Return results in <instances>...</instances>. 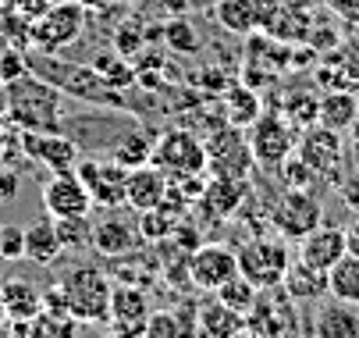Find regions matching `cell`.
<instances>
[{"mask_svg": "<svg viewBox=\"0 0 359 338\" xmlns=\"http://www.w3.org/2000/svg\"><path fill=\"white\" fill-rule=\"evenodd\" d=\"M345 231H348V253H359V214L348 221V228H345Z\"/></svg>", "mask_w": 359, "mask_h": 338, "instance_id": "cell-48", "label": "cell"}, {"mask_svg": "<svg viewBox=\"0 0 359 338\" xmlns=\"http://www.w3.org/2000/svg\"><path fill=\"white\" fill-rule=\"evenodd\" d=\"M18 142H22V154L32 157L36 164L50 168V175L75 171L82 161V147L65 132H22L18 128Z\"/></svg>", "mask_w": 359, "mask_h": 338, "instance_id": "cell-14", "label": "cell"}, {"mask_svg": "<svg viewBox=\"0 0 359 338\" xmlns=\"http://www.w3.org/2000/svg\"><path fill=\"white\" fill-rule=\"evenodd\" d=\"M264 111H267V107H264L260 89L245 86L242 79L224 86V93H221V114H224L228 125H235V128H249Z\"/></svg>", "mask_w": 359, "mask_h": 338, "instance_id": "cell-22", "label": "cell"}, {"mask_svg": "<svg viewBox=\"0 0 359 338\" xmlns=\"http://www.w3.org/2000/svg\"><path fill=\"white\" fill-rule=\"evenodd\" d=\"M149 313H153V306H149V288H139V285H114V288H111L107 324H111V331H118L121 338H142Z\"/></svg>", "mask_w": 359, "mask_h": 338, "instance_id": "cell-15", "label": "cell"}, {"mask_svg": "<svg viewBox=\"0 0 359 338\" xmlns=\"http://www.w3.org/2000/svg\"><path fill=\"white\" fill-rule=\"evenodd\" d=\"M320 4L348 29H359V0H320Z\"/></svg>", "mask_w": 359, "mask_h": 338, "instance_id": "cell-43", "label": "cell"}, {"mask_svg": "<svg viewBox=\"0 0 359 338\" xmlns=\"http://www.w3.org/2000/svg\"><path fill=\"white\" fill-rule=\"evenodd\" d=\"M4 96H8V125L22 132H61L65 93L57 86H50L46 79H39L36 72L4 86Z\"/></svg>", "mask_w": 359, "mask_h": 338, "instance_id": "cell-1", "label": "cell"}, {"mask_svg": "<svg viewBox=\"0 0 359 338\" xmlns=\"http://www.w3.org/2000/svg\"><path fill=\"white\" fill-rule=\"evenodd\" d=\"M0 260H25V228L0 224Z\"/></svg>", "mask_w": 359, "mask_h": 338, "instance_id": "cell-42", "label": "cell"}, {"mask_svg": "<svg viewBox=\"0 0 359 338\" xmlns=\"http://www.w3.org/2000/svg\"><path fill=\"white\" fill-rule=\"evenodd\" d=\"M168 15H189L192 11V0H161Z\"/></svg>", "mask_w": 359, "mask_h": 338, "instance_id": "cell-47", "label": "cell"}, {"mask_svg": "<svg viewBox=\"0 0 359 338\" xmlns=\"http://www.w3.org/2000/svg\"><path fill=\"white\" fill-rule=\"evenodd\" d=\"M245 139H249V150H252V161L260 171H278L285 164V157L295 154V142H299V128L281 114V111H264L249 128H245Z\"/></svg>", "mask_w": 359, "mask_h": 338, "instance_id": "cell-6", "label": "cell"}, {"mask_svg": "<svg viewBox=\"0 0 359 338\" xmlns=\"http://www.w3.org/2000/svg\"><path fill=\"white\" fill-rule=\"evenodd\" d=\"M18 189H22V175L8 161H0V203H11L18 196Z\"/></svg>", "mask_w": 359, "mask_h": 338, "instance_id": "cell-45", "label": "cell"}, {"mask_svg": "<svg viewBox=\"0 0 359 338\" xmlns=\"http://www.w3.org/2000/svg\"><path fill=\"white\" fill-rule=\"evenodd\" d=\"M189 274H192V288H196V292L214 296L228 278L238 274V257L224 243H199L189 253Z\"/></svg>", "mask_w": 359, "mask_h": 338, "instance_id": "cell-13", "label": "cell"}, {"mask_svg": "<svg viewBox=\"0 0 359 338\" xmlns=\"http://www.w3.org/2000/svg\"><path fill=\"white\" fill-rule=\"evenodd\" d=\"M15 327V338H79V320L68 317V313H50V310H39L29 324H11Z\"/></svg>", "mask_w": 359, "mask_h": 338, "instance_id": "cell-32", "label": "cell"}, {"mask_svg": "<svg viewBox=\"0 0 359 338\" xmlns=\"http://www.w3.org/2000/svg\"><path fill=\"white\" fill-rule=\"evenodd\" d=\"M0 303H4L8 324H29L43 310V292L25 278H8L0 281Z\"/></svg>", "mask_w": 359, "mask_h": 338, "instance_id": "cell-26", "label": "cell"}, {"mask_svg": "<svg viewBox=\"0 0 359 338\" xmlns=\"http://www.w3.org/2000/svg\"><path fill=\"white\" fill-rule=\"evenodd\" d=\"M256 292H260V288H256V285H252L249 278L235 274V278H228V281H224V285L217 288L214 296H217V299H221L224 306H231L235 313H242V317H245V313L252 310V303H256Z\"/></svg>", "mask_w": 359, "mask_h": 338, "instance_id": "cell-38", "label": "cell"}, {"mask_svg": "<svg viewBox=\"0 0 359 338\" xmlns=\"http://www.w3.org/2000/svg\"><path fill=\"white\" fill-rule=\"evenodd\" d=\"M359 118V96L355 93H320V114L317 125L334 128V132H348Z\"/></svg>", "mask_w": 359, "mask_h": 338, "instance_id": "cell-31", "label": "cell"}, {"mask_svg": "<svg viewBox=\"0 0 359 338\" xmlns=\"http://www.w3.org/2000/svg\"><path fill=\"white\" fill-rule=\"evenodd\" d=\"M274 111H281V114H285V118L302 132V128L317 125V114H320V96H317L313 89H292V93H285L281 107H274Z\"/></svg>", "mask_w": 359, "mask_h": 338, "instance_id": "cell-36", "label": "cell"}, {"mask_svg": "<svg viewBox=\"0 0 359 338\" xmlns=\"http://www.w3.org/2000/svg\"><path fill=\"white\" fill-rule=\"evenodd\" d=\"M310 334L313 338H359V306H348L338 299L320 303L313 313Z\"/></svg>", "mask_w": 359, "mask_h": 338, "instance_id": "cell-25", "label": "cell"}, {"mask_svg": "<svg viewBox=\"0 0 359 338\" xmlns=\"http://www.w3.org/2000/svg\"><path fill=\"white\" fill-rule=\"evenodd\" d=\"M149 164H157L168 178H178V175H207V147H203V139L196 132L175 125V128L157 132Z\"/></svg>", "mask_w": 359, "mask_h": 338, "instance_id": "cell-7", "label": "cell"}, {"mask_svg": "<svg viewBox=\"0 0 359 338\" xmlns=\"http://www.w3.org/2000/svg\"><path fill=\"white\" fill-rule=\"evenodd\" d=\"M348 253V231L338 224H320L306 238H299V260L317 271H331Z\"/></svg>", "mask_w": 359, "mask_h": 338, "instance_id": "cell-19", "label": "cell"}, {"mask_svg": "<svg viewBox=\"0 0 359 338\" xmlns=\"http://www.w3.org/2000/svg\"><path fill=\"white\" fill-rule=\"evenodd\" d=\"M295 154L302 157L306 168H313L320 185H338L345 175V135L324 125H310L299 132Z\"/></svg>", "mask_w": 359, "mask_h": 338, "instance_id": "cell-8", "label": "cell"}, {"mask_svg": "<svg viewBox=\"0 0 359 338\" xmlns=\"http://www.w3.org/2000/svg\"><path fill=\"white\" fill-rule=\"evenodd\" d=\"M207 147V171L210 178H249L256 161H252V150H249V139H245V128H235V125H217L207 132L203 139Z\"/></svg>", "mask_w": 359, "mask_h": 338, "instance_id": "cell-9", "label": "cell"}, {"mask_svg": "<svg viewBox=\"0 0 359 338\" xmlns=\"http://www.w3.org/2000/svg\"><path fill=\"white\" fill-rule=\"evenodd\" d=\"M281 288L288 292V299H292L295 306H302V303H317V299L327 296V271H317V267L302 264V260L295 257V260L288 264V271H285Z\"/></svg>", "mask_w": 359, "mask_h": 338, "instance_id": "cell-27", "label": "cell"}, {"mask_svg": "<svg viewBox=\"0 0 359 338\" xmlns=\"http://www.w3.org/2000/svg\"><path fill=\"white\" fill-rule=\"evenodd\" d=\"M235 338H260V334H256V331H252V327H249V324H245V327H242V331H238V334H235Z\"/></svg>", "mask_w": 359, "mask_h": 338, "instance_id": "cell-49", "label": "cell"}, {"mask_svg": "<svg viewBox=\"0 0 359 338\" xmlns=\"http://www.w3.org/2000/svg\"><path fill=\"white\" fill-rule=\"evenodd\" d=\"M142 338H199V324H196V303H178V306H164L153 310L146 320V334Z\"/></svg>", "mask_w": 359, "mask_h": 338, "instance_id": "cell-24", "label": "cell"}, {"mask_svg": "<svg viewBox=\"0 0 359 338\" xmlns=\"http://www.w3.org/2000/svg\"><path fill=\"white\" fill-rule=\"evenodd\" d=\"M43 210L61 221V217H89L93 210V200L82 185V178L75 171H57L50 175L46 185H43Z\"/></svg>", "mask_w": 359, "mask_h": 338, "instance_id": "cell-16", "label": "cell"}, {"mask_svg": "<svg viewBox=\"0 0 359 338\" xmlns=\"http://www.w3.org/2000/svg\"><path fill=\"white\" fill-rule=\"evenodd\" d=\"M89 65L100 72V79H104L107 86H114V89H128V86H135V65H132L128 58L114 54V50H100V54H93Z\"/></svg>", "mask_w": 359, "mask_h": 338, "instance_id": "cell-37", "label": "cell"}, {"mask_svg": "<svg viewBox=\"0 0 359 338\" xmlns=\"http://www.w3.org/2000/svg\"><path fill=\"white\" fill-rule=\"evenodd\" d=\"M29 72H36V75L46 79L50 86H57L65 96H75V100H86V104H104V107L125 111L121 89L107 86L93 65L61 61L57 54H32V58H29Z\"/></svg>", "mask_w": 359, "mask_h": 338, "instance_id": "cell-2", "label": "cell"}, {"mask_svg": "<svg viewBox=\"0 0 359 338\" xmlns=\"http://www.w3.org/2000/svg\"><path fill=\"white\" fill-rule=\"evenodd\" d=\"M327 296L348 306H359V253H345L327 271Z\"/></svg>", "mask_w": 359, "mask_h": 338, "instance_id": "cell-33", "label": "cell"}, {"mask_svg": "<svg viewBox=\"0 0 359 338\" xmlns=\"http://www.w3.org/2000/svg\"><path fill=\"white\" fill-rule=\"evenodd\" d=\"M345 171H359V125L345 132Z\"/></svg>", "mask_w": 359, "mask_h": 338, "instance_id": "cell-46", "label": "cell"}, {"mask_svg": "<svg viewBox=\"0 0 359 338\" xmlns=\"http://www.w3.org/2000/svg\"><path fill=\"white\" fill-rule=\"evenodd\" d=\"M54 224H57L61 250H86V246H89V235H93L89 217H61V221H54Z\"/></svg>", "mask_w": 359, "mask_h": 338, "instance_id": "cell-40", "label": "cell"}, {"mask_svg": "<svg viewBox=\"0 0 359 338\" xmlns=\"http://www.w3.org/2000/svg\"><path fill=\"white\" fill-rule=\"evenodd\" d=\"M334 189H338L341 203H345L352 214H359V171H345V175H341V182H338Z\"/></svg>", "mask_w": 359, "mask_h": 338, "instance_id": "cell-44", "label": "cell"}, {"mask_svg": "<svg viewBox=\"0 0 359 338\" xmlns=\"http://www.w3.org/2000/svg\"><path fill=\"white\" fill-rule=\"evenodd\" d=\"M107 274L114 285H139V288H153V281L161 278V253L153 243H142L128 253L107 257Z\"/></svg>", "mask_w": 359, "mask_h": 338, "instance_id": "cell-17", "label": "cell"}, {"mask_svg": "<svg viewBox=\"0 0 359 338\" xmlns=\"http://www.w3.org/2000/svg\"><path fill=\"white\" fill-rule=\"evenodd\" d=\"M100 338H121V334L118 331H107V334H100Z\"/></svg>", "mask_w": 359, "mask_h": 338, "instance_id": "cell-52", "label": "cell"}, {"mask_svg": "<svg viewBox=\"0 0 359 338\" xmlns=\"http://www.w3.org/2000/svg\"><path fill=\"white\" fill-rule=\"evenodd\" d=\"M161 43L168 46L171 54H182V58H196L203 50V36L185 15H171L161 25Z\"/></svg>", "mask_w": 359, "mask_h": 338, "instance_id": "cell-34", "label": "cell"}, {"mask_svg": "<svg viewBox=\"0 0 359 338\" xmlns=\"http://www.w3.org/2000/svg\"><path fill=\"white\" fill-rule=\"evenodd\" d=\"M4 324H8V313H4V303H0V331H4Z\"/></svg>", "mask_w": 359, "mask_h": 338, "instance_id": "cell-51", "label": "cell"}, {"mask_svg": "<svg viewBox=\"0 0 359 338\" xmlns=\"http://www.w3.org/2000/svg\"><path fill=\"white\" fill-rule=\"evenodd\" d=\"M125 4H146V0H125Z\"/></svg>", "mask_w": 359, "mask_h": 338, "instance_id": "cell-53", "label": "cell"}, {"mask_svg": "<svg viewBox=\"0 0 359 338\" xmlns=\"http://www.w3.org/2000/svg\"><path fill=\"white\" fill-rule=\"evenodd\" d=\"M320 224H324V203L313 196V189H285L271 203V231H278L288 243H299Z\"/></svg>", "mask_w": 359, "mask_h": 338, "instance_id": "cell-10", "label": "cell"}, {"mask_svg": "<svg viewBox=\"0 0 359 338\" xmlns=\"http://www.w3.org/2000/svg\"><path fill=\"white\" fill-rule=\"evenodd\" d=\"M22 75H29V54L18 43H4L0 46V86H11Z\"/></svg>", "mask_w": 359, "mask_h": 338, "instance_id": "cell-39", "label": "cell"}, {"mask_svg": "<svg viewBox=\"0 0 359 338\" xmlns=\"http://www.w3.org/2000/svg\"><path fill=\"white\" fill-rule=\"evenodd\" d=\"M274 175L285 182V189H313V185H320V178L313 175V168H306L299 154L285 157V164H281Z\"/></svg>", "mask_w": 359, "mask_h": 338, "instance_id": "cell-41", "label": "cell"}, {"mask_svg": "<svg viewBox=\"0 0 359 338\" xmlns=\"http://www.w3.org/2000/svg\"><path fill=\"white\" fill-rule=\"evenodd\" d=\"M153 132H146L139 121H128V128H121L111 142H107V154L104 157H111L114 164H121V168H139V164H149V154H153Z\"/></svg>", "mask_w": 359, "mask_h": 338, "instance_id": "cell-23", "label": "cell"}, {"mask_svg": "<svg viewBox=\"0 0 359 338\" xmlns=\"http://www.w3.org/2000/svg\"><path fill=\"white\" fill-rule=\"evenodd\" d=\"M245 200H249V178H210L203 185V196L196 207H203V214L210 217L231 221L242 214Z\"/></svg>", "mask_w": 359, "mask_h": 338, "instance_id": "cell-21", "label": "cell"}, {"mask_svg": "<svg viewBox=\"0 0 359 338\" xmlns=\"http://www.w3.org/2000/svg\"><path fill=\"white\" fill-rule=\"evenodd\" d=\"M245 324L260 338H295L299 313H295V303L288 299L285 288L274 285V288H260L256 292V303L245 313Z\"/></svg>", "mask_w": 359, "mask_h": 338, "instance_id": "cell-12", "label": "cell"}, {"mask_svg": "<svg viewBox=\"0 0 359 338\" xmlns=\"http://www.w3.org/2000/svg\"><path fill=\"white\" fill-rule=\"evenodd\" d=\"M75 175L82 178L93 207H100V210L125 207V178H128V168L114 164L111 157H89V154H82Z\"/></svg>", "mask_w": 359, "mask_h": 338, "instance_id": "cell-11", "label": "cell"}, {"mask_svg": "<svg viewBox=\"0 0 359 338\" xmlns=\"http://www.w3.org/2000/svg\"><path fill=\"white\" fill-rule=\"evenodd\" d=\"M210 15L221 29H228L235 36H249L264 25V11L256 0H214Z\"/></svg>", "mask_w": 359, "mask_h": 338, "instance_id": "cell-29", "label": "cell"}, {"mask_svg": "<svg viewBox=\"0 0 359 338\" xmlns=\"http://www.w3.org/2000/svg\"><path fill=\"white\" fill-rule=\"evenodd\" d=\"M61 296L68 303V313L86 327V324H107V310H111V274L100 264H72L57 281Z\"/></svg>", "mask_w": 359, "mask_h": 338, "instance_id": "cell-3", "label": "cell"}, {"mask_svg": "<svg viewBox=\"0 0 359 338\" xmlns=\"http://www.w3.org/2000/svg\"><path fill=\"white\" fill-rule=\"evenodd\" d=\"M135 246H142V235H139V224H132L128 217L107 210V217H100V221L93 224L89 250H93L96 257L107 260V257L128 253V250H135Z\"/></svg>", "mask_w": 359, "mask_h": 338, "instance_id": "cell-20", "label": "cell"}, {"mask_svg": "<svg viewBox=\"0 0 359 338\" xmlns=\"http://www.w3.org/2000/svg\"><path fill=\"white\" fill-rule=\"evenodd\" d=\"M196 324H199V338H235L245 327V317L214 296V299L196 303Z\"/></svg>", "mask_w": 359, "mask_h": 338, "instance_id": "cell-28", "label": "cell"}, {"mask_svg": "<svg viewBox=\"0 0 359 338\" xmlns=\"http://www.w3.org/2000/svg\"><path fill=\"white\" fill-rule=\"evenodd\" d=\"M168 175L157 164H139L128 171L125 178V207H132L135 214L142 210H157L168 203Z\"/></svg>", "mask_w": 359, "mask_h": 338, "instance_id": "cell-18", "label": "cell"}, {"mask_svg": "<svg viewBox=\"0 0 359 338\" xmlns=\"http://www.w3.org/2000/svg\"><path fill=\"white\" fill-rule=\"evenodd\" d=\"M86 25H89V8L82 0H54L29 25V43L36 54H61L86 36Z\"/></svg>", "mask_w": 359, "mask_h": 338, "instance_id": "cell-4", "label": "cell"}, {"mask_svg": "<svg viewBox=\"0 0 359 338\" xmlns=\"http://www.w3.org/2000/svg\"><path fill=\"white\" fill-rule=\"evenodd\" d=\"M238 257V274L249 278L256 288H274L285 281V271L292 264V250H288V238H281L278 231H264V235H252L235 250Z\"/></svg>", "mask_w": 359, "mask_h": 338, "instance_id": "cell-5", "label": "cell"}, {"mask_svg": "<svg viewBox=\"0 0 359 338\" xmlns=\"http://www.w3.org/2000/svg\"><path fill=\"white\" fill-rule=\"evenodd\" d=\"M352 58L359 61V29H355V36H352Z\"/></svg>", "mask_w": 359, "mask_h": 338, "instance_id": "cell-50", "label": "cell"}, {"mask_svg": "<svg viewBox=\"0 0 359 338\" xmlns=\"http://www.w3.org/2000/svg\"><path fill=\"white\" fill-rule=\"evenodd\" d=\"M317 86L324 93H355L359 96V61L355 58H348V61H341V58L324 61L317 68Z\"/></svg>", "mask_w": 359, "mask_h": 338, "instance_id": "cell-35", "label": "cell"}, {"mask_svg": "<svg viewBox=\"0 0 359 338\" xmlns=\"http://www.w3.org/2000/svg\"><path fill=\"white\" fill-rule=\"evenodd\" d=\"M61 238H57V224L54 217H43V221H32L25 228V257L39 267H50L61 260Z\"/></svg>", "mask_w": 359, "mask_h": 338, "instance_id": "cell-30", "label": "cell"}]
</instances>
